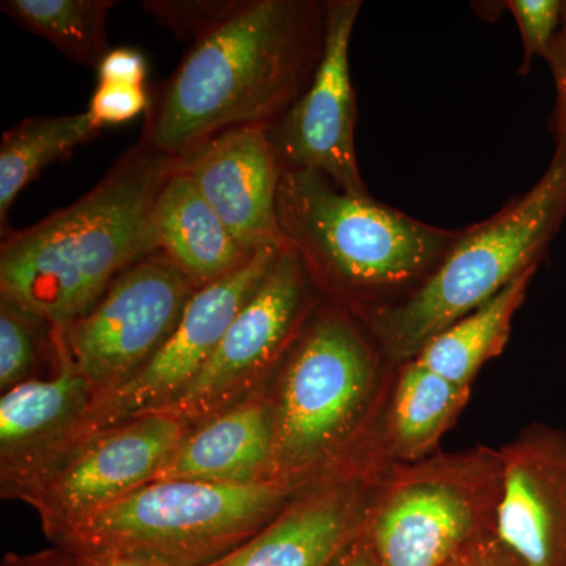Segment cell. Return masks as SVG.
Here are the masks:
<instances>
[{"instance_id": "obj_1", "label": "cell", "mask_w": 566, "mask_h": 566, "mask_svg": "<svg viewBox=\"0 0 566 566\" xmlns=\"http://www.w3.org/2000/svg\"><path fill=\"white\" fill-rule=\"evenodd\" d=\"M327 0H243L193 41L147 112L144 137L181 159L216 134L274 125L322 62Z\"/></svg>"}, {"instance_id": "obj_2", "label": "cell", "mask_w": 566, "mask_h": 566, "mask_svg": "<svg viewBox=\"0 0 566 566\" xmlns=\"http://www.w3.org/2000/svg\"><path fill=\"white\" fill-rule=\"evenodd\" d=\"M180 159L144 137L95 188L0 245V301L63 331L125 271L158 253L153 207Z\"/></svg>"}, {"instance_id": "obj_3", "label": "cell", "mask_w": 566, "mask_h": 566, "mask_svg": "<svg viewBox=\"0 0 566 566\" xmlns=\"http://www.w3.org/2000/svg\"><path fill=\"white\" fill-rule=\"evenodd\" d=\"M279 226L315 289L356 318L401 303L438 270L461 230L353 196L312 170L283 172Z\"/></svg>"}, {"instance_id": "obj_4", "label": "cell", "mask_w": 566, "mask_h": 566, "mask_svg": "<svg viewBox=\"0 0 566 566\" xmlns=\"http://www.w3.org/2000/svg\"><path fill=\"white\" fill-rule=\"evenodd\" d=\"M566 219V144L557 142L538 181L485 221L461 229L438 270L411 296L364 315L360 323L394 363L471 314L515 279L538 270Z\"/></svg>"}, {"instance_id": "obj_5", "label": "cell", "mask_w": 566, "mask_h": 566, "mask_svg": "<svg viewBox=\"0 0 566 566\" xmlns=\"http://www.w3.org/2000/svg\"><path fill=\"white\" fill-rule=\"evenodd\" d=\"M305 486L277 480L255 485L158 480L51 539L70 554L208 566L259 534Z\"/></svg>"}, {"instance_id": "obj_6", "label": "cell", "mask_w": 566, "mask_h": 566, "mask_svg": "<svg viewBox=\"0 0 566 566\" xmlns=\"http://www.w3.org/2000/svg\"><path fill=\"white\" fill-rule=\"evenodd\" d=\"M378 348L352 312L322 301L281 363L273 398V479L315 482L363 419L374 392Z\"/></svg>"}, {"instance_id": "obj_7", "label": "cell", "mask_w": 566, "mask_h": 566, "mask_svg": "<svg viewBox=\"0 0 566 566\" xmlns=\"http://www.w3.org/2000/svg\"><path fill=\"white\" fill-rule=\"evenodd\" d=\"M499 490L497 452L434 458L376 491L364 532L382 566H447L494 532Z\"/></svg>"}, {"instance_id": "obj_8", "label": "cell", "mask_w": 566, "mask_h": 566, "mask_svg": "<svg viewBox=\"0 0 566 566\" xmlns=\"http://www.w3.org/2000/svg\"><path fill=\"white\" fill-rule=\"evenodd\" d=\"M189 430L156 412L76 436L3 491L35 506L52 538L151 483Z\"/></svg>"}, {"instance_id": "obj_9", "label": "cell", "mask_w": 566, "mask_h": 566, "mask_svg": "<svg viewBox=\"0 0 566 566\" xmlns=\"http://www.w3.org/2000/svg\"><path fill=\"white\" fill-rule=\"evenodd\" d=\"M319 296L300 256L283 245L202 371L161 415L193 428L252 397L264 376L281 365L308 316L322 303Z\"/></svg>"}, {"instance_id": "obj_10", "label": "cell", "mask_w": 566, "mask_h": 566, "mask_svg": "<svg viewBox=\"0 0 566 566\" xmlns=\"http://www.w3.org/2000/svg\"><path fill=\"white\" fill-rule=\"evenodd\" d=\"M197 286L161 252L134 264L61 331L93 397L125 385L169 340Z\"/></svg>"}, {"instance_id": "obj_11", "label": "cell", "mask_w": 566, "mask_h": 566, "mask_svg": "<svg viewBox=\"0 0 566 566\" xmlns=\"http://www.w3.org/2000/svg\"><path fill=\"white\" fill-rule=\"evenodd\" d=\"M283 245L260 249L240 270L197 289L169 340L150 363L125 385L93 397L76 436L128 422L136 417L156 415L172 405L202 371L234 316L273 266Z\"/></svg>"}, {"instance_id": "obj_12", "label": "cell", "mask_w": 566, "mask_h": 566, "mask_svg": "<svg viewBox=\"0 0 566 566\" xmlns=\"http://www.w3.org/2000/svg\"><path fill=\"white\" fill-rule=\"evenodd\" d=\"M360 0H327L322 62L300 99L271 126L283 172L312 170L353 196H370L357 163L356 93L349 65Z\"/></svg>"}, {"instance_id": "obj_13", "label": "cell", "mask_w": 566, "mask_h": 566, "mask_svg": "<svg viewBox=\"0 0 566 566\" xmlns=\"http://www.w3.org/2000/svg\"><path fill=\"white\" fill-rule=\"evenodd\" d=\"M497 455L495 538L520 566H566V433L535 424Z\"/></svg>"}, {"instance_id": "obj_14", "label": "cell", "mask_w": 566, "mask_h": 566, "mask_svg": "<svg viewBox=\"0 0 566 566\" xmlns=\"http://www.w3.org/2000/svg\"><path fill=\"white\" fill-rule=\"evenodd\" d=\"M271 126L227 129L180 159L181 169L249 252L285 244L277 214L283 169Z\"/></svg>"}, {"instance_id": "obj_15", "label": "cell", "mask_w": 566, "mask_h": 566, "mask_svg": "<svg viewBox=\"0 0 566 566\" xmlns=\"http://www.w3.org/2000/svg\"><path fill=\"white\" fill-rule=\"evenodd\" d=\"M375 494L364 475L319 476L259 534L208 566H331L363 531Z\"/></svg>"}, {"instance_id": "obj_16", "label": "cell", "mask_w": 566, "mask_h": 566, "mask_svg": "<svg viewBox=\"0 0 566 566\" xmlns=\"http://www.w3.org/2000/svg\"><path fill=\"white\" fill-rule=\"evenodd\" d=\"M54 344L57 374L28 379L0 400L2 486L65 446L91 409L92 387L74 367L61 331H54Z\"/></svg>"}, {"instance_id": "obj_17", "label": "cell", "mask_w": 566, "mask_h": 566, "mask_svg": "<svg viewBox=\"0 0 566 566\" xmlns=\"http://www.w3.org/2000/svg\"><path fill=\"white\" fill-rule=\"evenodd\" d=\"M273 398L253 394L191 428L158 480L255 485L273 479Z\"/></svg>"}, {"instance_id": "obj_18", "label": "cell", "mask_w": 566, "mask_h": 566, "mask_svg": "<svg viewBox=\"0 0 566 566\" xmlns=\"http://www.w3.org/2000/svg\"><path fill=\"white\" fill-rule=\"evenodd\" d=\"M153 229L159 252L197 289L232 274L255 255L234 240L180 161L153 207Z\"/></svg>"}, {"instance_id": "obj_19", "label": "cell", "mask_w": 566, "mask_h": 566, "mask_svg": "<svg viewBox=\"0 0 566 566\" xmlns=\"http://www.w3.org/2000/svg\"><path fill=\"white\" fill-rule=\"evenodd\" d=\"M536 270L527 271L485 304L431 338L415 359L447 381L471 389L480 368L504 352L517 308Z\"/></svg>"}, {"instance_id": "obj_20", "label": "cell", "mask_w": 566, "mask_h": 566, "mask_svg": "<svg viewBox=\"0 0 566 566\" xmlns=\"http://www.w3.org/2000/svg\"><path fill=\"white\" fill-rule=\"evenodd\" d=\"M102 128L88 112L25 118L3 133L0 140V230L11 232L9 214L18 196L44 169L70 158L81 145L95 139Z\"/></svg>"}, {"instance_id": "obj_21", "label": "cell", "mask_w": 566, "mask_h": 566, "mask_svg": "<svg viewBox=\"0 0 566 566\" xmlns=\"http://www.w3.org/2000/svg\"><path fill=\"white\" fill-rule=\"evenodd\" d=\"M469 397L461 387L409 360L403 364L389 412V441L405 460L430 452L460 415Z\"/></svg>"}, {"instance_id": "obj_22", "label": "cell", "mask_w": 566, "mask_h": 566, "mask_svg": "<svg viewBox=\"0 0 566 566\" xmlns=\"http://www.w3.org/2000/svg\"><path fill=\"white\" fill-rule=\"evenodd\" d=\"M115 6L114 0H2L0 10L70 61L96 70L111 51L107 21Z\"/></svg>"}, {"instance_id": "obj_23", "label": "cell", "mask_w": 566, "mask_h": 566, "mask_svg": "<svg viewBox=\"0 0 566 566\" xmlns=\"http://www.w3.org/2000/svg\"><path fill=\"white\" fill-rule=\"evenodd\" d=\"M54 346V327L0 301V389L35 378L43 348Z\"/></svg>"}, {"instance_id": "obj_24", "label": "cell", "mask_w": 566, "mask_h": 566, "mask_svg": "<svg viewBox=\"0 0 566 566\" xmlns=\"http://www.w3.org/2000/svg\"><path fill=\"white\" fill-rule=\"evenodd\" d=\"M502 10H509L515 18L521 43H523V62L520 73L527 74L535 59L547 62L562 17L565 2L562 0H506L499 3Z\"/></svg>"}, {"instance_id": "obj_25", "label": "cell", "mask_w": 566, "mask_h": 566, "mask_svg": "<svg viewBox=\"0 0 566 566\" xmlns=\"http://www.w3.org/2000/svg\"><path fill=\"white\" fill-rule=\"evenodd\" d=\"M243 0H147L142 9L180 39H200L240 9Z\"/></svg>"}, {"instance_id": "obj_26", "label": "cell", "mask_w": 566, "mask_h": 566, "mask_svg": "<svg viewBox=\"0 0 566 566\" xmlns=\"http://www.w3.org/2000/svg\"><path fill=\"white\" fill-rule=\"evenodd\" d=\"M150 93L145 85L103 84L98 82L88 103L92 120L104 126L123 125L132 122L142 112L151 107Z\"/></svg>"}, {"instance_id": "obj_27", "label": "cell", "mask_w": 566, "mask_h": 566, "mask_svg": "<svg viewBox=\"0 0 566 566\" xmlns=\"http://www.w3.org/2000/svg\"><path fill=\"white\" fill-rule=\"evenodd\" d=\"M96 71L103 84L145 85L147 57L134 48H117L107 52Z\"/></svg>"}, {"instance_id": "obj_28", "label": "cell", "mask_w": 566, "mask_h": 566, "mask_svg": "<svg viewBox=\"0 0 566 566\" xmlns=\"http://www.w3.org/2000/svg\"><path fill=\"white\" fill-rule=\"evenodd\" d=\"M551 74H553L554 87H556V107L551 117V133L557 142L566 144V2L560 29H558L553 51L547 59Z\"/></svg>"}, {"instance_id": "obj_29", "label": "cell", "mask_w": 566, "mask_h": 566, "mask_svg": "<svg viewBox=\"0 0 566 566\" xmlns=\"http://www.w3.org/2000/svg\"><path fill=\"white\" fill-rule=\"evenodd\" d=\"M447 566H520L502 547L494 532L480 536L461 549Z\"/></svg>"}, {"instance_id": "obj_30", "label": "cell", "mask_w": 566, "mask_h": 566, "mask_svg": "<svg viewBox=\"0 0 566 566\" xmlns=\"http://www.w3.org/2000/svg\"><path fill=\"white\" fill-rule=\"evenodd\" d=\"M331 566H382L364 528L338 553Z\"/></svg>"}, {"instance_id": "obj_31", "label": "cell", "mask_w": 566, "mask_h": 566, "mask_svg": "<svg viewBox=\"0 0 566 566\" xmlns=\"http://www.w3.org/2000/svg\"><path fill=\"white\" fill-rule=\"evenodd\" d=\"M69 554L71 566H170L155 558L129 556V554Z\"/></svg>"}, {"instance_id": "obj_32", "label": "cell", "mask_w": 566, "mask_h": 566, "mask_svg": "<svg viewBox=\"0 0 566 566\" xmlns=\"http://www.w3.org/2000/svg\"><path fill=\"white\" fill-rule=\"evenodd\" d=\"M3 566H71L69 554L59 553L40 554L33 557H9Z\"/></svg>"}]
</instances>
